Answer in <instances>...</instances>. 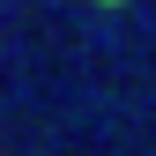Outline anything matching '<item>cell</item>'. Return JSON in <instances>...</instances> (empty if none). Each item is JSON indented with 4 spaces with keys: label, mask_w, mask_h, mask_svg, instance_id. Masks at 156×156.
<instances>
[{
    "label": "cell",
    "mask_w": 156,
    "mask_h": 156,
    "mask_svg": "<svg viewBox=\"0 0 156 156\" xmlns=\"http://www.w3.org/2000/svg\"><path fill=\"white\" fill-rule=\"evenodd\" d=\"M104 8H112V0H104Z\"/></svg>",
    "instance_id": "obj_1"
}]
</instances>
